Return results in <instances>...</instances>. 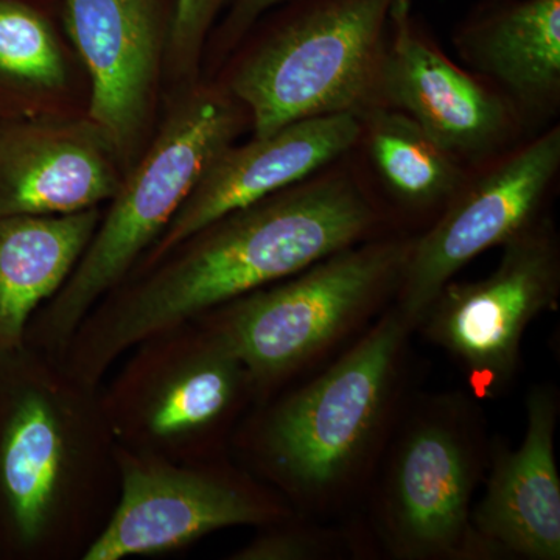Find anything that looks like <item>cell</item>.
I'll return each instance as SVG.
<instances>
[{
  "label": "cell",
  "instance_id": "obj_1",
  "mask_svg": "<svg viewBox=\"0 0 560 560\" xmlns=\"http://www.w3.org/2000/svg\"><path fill=\"white\" fill-rule=\"evenodd\" d=\"M372 221L370 202L342 178L289 187L228 213L84 318L69 342L70 378L92 388L127 350L350 248Z\"/></svg>",
  "mask_w": 560,
  "mask_h": 560
},
{
  "label": "cell",
  "instance_id": "obj_2",
  "mask_svg": "<svg viewBox=\"0 0 560 560\" xmlns=\"http://www.w3.org/2000/svg\"><path fill=\"white\" fill-rule=\"evenodd\" d=\"M235 130L234 106L217 92H198L172 114L130 178L121 180L65 285L33 316L25 346L68 348L91 308L161 237Z\"/></svg>",
  "mask_w": 560,
  "mask_h": 560
},
{
  "label": "cell",
  "instance_id": "obj_3",
  "mask_svg": "<svg viewBox=\"0 0 560 560\" xmlns=\"http://www.w3.org/2000/svg\"><path fill=\"white\" fill-rule=\"evenodd\" d=\"M396 0H311L235 73L232 91L250 110L254 138L330 114L363 116Z\"/></svg>",
  "mask_w": 560,
  "mask_h": 560
},
{
  "label": "cell",
  "instance_id": "obj_4",
  "mask_svg": "<svg viewBox=\"0 0 560 560\" xmlns=\"http://www.w3.org/2000/svg\"><path fill=\"white\" fill-rule=\"evenodd\" d=\"M410 248L394 242L350 246L282 285L232 301L208 335L248 377L270 381L334 341L400 275Z\"/></svg>",
  "mask_w": 560,
  "mask_h": 560
},
{
  "label": "cell",
  "instance_id": "obj_5",
  "mask_svg": "<svg viewBox=\"0 0 560 560\" xmlns=\"http://www.w3.org/2000/svg\"><path fill=\"white\" fill-rule=\"evenodd\" d=\"M405 326L401 313L386 316L271 416L265 447L280 474L296 488L319 490L334 485L366 448L388 399Z\"/></svg>",
  "mask_w": 560,
  "mask_h": 560
},
{
  "label": "cell",
  "instance_id": "obj_6",
  "mask_svg": "<svg viewBox=\"0 0 560 560\" xmlns=\"http://www.w3.org/2000/svg\"><path fill=\"white\" fill-rule=\"evenodd\" d=\"M503 246L489 278L447 283L423 316L431 340L477 378L478 388L514 371L530 320L555 307L559 294V253L551 231L530 224Z\"/></svg>",
  "mask_w": 560,
  "mask_h": 560
},
{
  "label": "cell",
  "instance_id": "obj_7",
  "mask_svg": "<svg viewBox=\"0 0 560 560\" xmlns=\"http://www.w3.org/2000/svg\"><path fill=\"white\" fill-rule=\"evenodd\" d=\"M560 164L559 128L545 132L456 197L401 268L400 313L422 319L438 294L475 257L528 230Z\"/></svg>",
  "mask_w": 560,
  "mask_h": 560
},
{
  "label": "cell",
  "instance_id": "obj_8",
  "mask_svg": "<svg viewBox=\"0 0 560 560\" xmlns=\"http://www.w3.org/2000/svg\"><path fill=\"white\" fill-rule=\"evenodd\" d=\"M361 136L360 116L341 113L293 121L242 147L228 145L151 246L147 265L160 264L180 243L228 213L302 183L352 149Z\"/></svg>",
  "mask_w": 560,
  "mask_h": 560
},
{
  "label": "cell",
  "instance_id": "obj_9",
  "mask_svg": "<svg viewBox=\"0 0 560 560\" xmlns=\"http://www.w3.org/2000/svg\"><path fill=\"white\" fill-rule=\"evenodd\" d=\"M119 506L84 552L86 560H120L175 550L230 526L267 521L248 492L210 475L176 469L125 453Z\"/></svg>",
  "mask_w": 560,
  "mask_h": 560
},
{
  "label": "cell",
  "instance_id": "obj_10",
  "mask_svg": "<svg viewBox=\"0 0 560 560\" xmlns=\"http://www.w3.org/2000/svg\"><path fill=\"white\" fill-rule=\"evenodd\" d=\"M378 95L455 154H481L506 136L510 113L499 97L456 68L420 31L411 0L390 9Z\"/></svg>",
  "mask_w": 560,
  "mask_h": 560
},
{
  "label": "cell",
  "instance_id": "obj_11",
  "mask_svg": "<svg viewBox=\"0 0 560 560\" xmlns=\"http://www.w3.org/2000/svg\"><path fill=\"white\" fill-rule=\"evenodd\" d=\"M62 418L27 348L0 361V528L18 547L38 544L57 510L69 467Z\"/></svg>",
  "mask_w": 560,
  "mask_h": 560
},
{
  "label": "cell",
  "instance_id": "obj_12",
  "mask_svg": "<svg viewBox=\"0 0 560 560\" xmlns=\"http://www.w3.org/2000/svg\"><path fill=\"white\" fill-rule=\"evenodd\" d=\"M66 25L91 77L90 124L113 153L127 156L156 79V0H66Z\"/></svg>",
  "mask_w": 560,
  "mask_h": 560
},
{
  "label": "cell",
  "instance_id": "obj_13",
  "mask_svg": "<svg viewBox=\"0 0 560 560\" xmlns=\"http://www.w3.org/2000/svg\"><path fill=\"white\" fill-rule=\"evenodd\" d=\"M91 124L0 127V219L83 212L113 200L121 180Z\"/></svg>",
  "mask_w": 560,
  "mask_h": 560
},
{
  "label": "cell",
  "instance_id": "obj_14",
  "mask_svg": "<svg viewBox=\"0 0 560 560\" xmlns=\"http://www.w3.org/2000/svg\"><path fill=\"white\" fill-rule=\"evenodd\" d=\"M165 355V350H164ZM142 382L125 383L117 405V430L154 444H178L201 436L228 415L241 393L243 370L212 338L190 352L168 349Z\"/></svg>",
  "mask_w": 560,
  "mask_h": 560
},
{
  "label": "cell",
  "instance_id": "obj_15",
  "mask_svg": "<svg viewBox=\"0 0 560 560\" xmlns=\"http://www.w3.org/2000/svg\"><path fill=\"white\" fill-rule=\"evenodd\" d=\"M556 405L534 390L521 448L497 460L475 514L493 544L536 560L560 558V481L555 459Z\"/></svg>",
  "mask_w": 560,
  "mask_h": 560
},
{
  "label": "cell",
  "instance_id": "obj_16",
  "mask_svg": "<svg viewBox=\"0 0 560 560\" xmlns=\"http://www.w3.org/2000/svg\"><path fill=\"white\" fill-rule=\"evenodd\" d=\"M98 223L97 208L0 219V361L27 348L33 316L65 285Z\"/></svg>",
  "mask_w": 560,
  "mask_h": 560
},
{
  "label": "cell",
  "instance_id": "obj_17",
  "mask_svg": "<svg viewBox=\"0 0 560 560\" xmlns=\"http://www.w3.org/2000/svg\"><path fill=\"white\" fill-rule=\"evenodd\" d=\"M470 464L451 430L425 425L405 442L394 475L397 529L420 551L455 547L467 523Z\"/></svg>",
  "mask_w": 560,
  "mask_h": 560
},
{
  "label": "cell",
  "instance_id": "obj_18",
  "mask_svg": "<svg viewBox=\"0 0 560 560\" xmlns=\"http://www.w3.org/2000/svg\"><path fill=\"white\" fill-rule=\"evenodd\" d=\"M463 43L526 108L558 98L560 0H492L464 28Z\"/></svg>",
  "mask_w": 560,
  "mask_h": 560
},
{
  "label": "cell",
  "instance_id": "obj_19",
  "mask_svg": "<svg viewBox=\"0 0 560 560\" xmlns=\"http://www.w3.org/2000/svg\"><path fill=\"white\" fill-rule=\"evenodd\" d=\"M375 167L390 190L412 205L451 197L460 184L455 156L401 110L371 108L360 117Z\"/></svg>",
  "mask_w": 560,
  "mask_h": 560
},
{
  "label": "cell",
  "instance_id": "obj_20",
  "mask_svg": "<svg viewBox=\"0 0 560 560\" xmlns=\"http://www.w3.org/2000/svg\"><path fill=\"white\" fill-rule=\"evenodd\" d=\"M0 75L40 90H55L66 81L49 22L16 0H0Z\"/></svg>",
  "mask_w": 560,
  "mask_h": 560
},
{
  "label": "cell",
  "instance_id": "obj_21",
  "mask_svg": "<svg viewBox=\"0 0 560 560\" xmlns=\"http://www.w3.org/2000/svg\"><path fill=\"white\" fill-rule=\"evenodd\" d=\"M224 0H176L172 24V50L180 69L194 68L213 18Z\"/></svg>",
  "mask_w": 560,
  "mask_h": 560
},
{
  "label": "cell",
  "instance_id": "obj_22",
  "mask_svg": "<svg viewBox=\"0 0 560 560\" xmlns=\"http://www.w3.org/2000/svg\"><path fill=\"white\" fill-rule=\"evenodd\" d=\"M311 552L307 541L293 536L271 537L257 540L241 552V559H301Z\"/></svg>",
  "mask_w": 560,
  "mask_h": 560
},
{
  "label": "cell",
  "instance_id": "obj_23",
  "mask_svg": "<svg viewBox=\"0 0 560 560\" xmlns=\"http://www.w3.org/2000/svg\"><path fill=\"white\" fill-rule=\"evenodd\" d=\"M287 0H235L230 18L226 21V33L230 36L242 35L248 31L265 11L275 9Z\"/></svg>",
  "mask_w": 560,
  "mask_h": 560
}]
</instances>
